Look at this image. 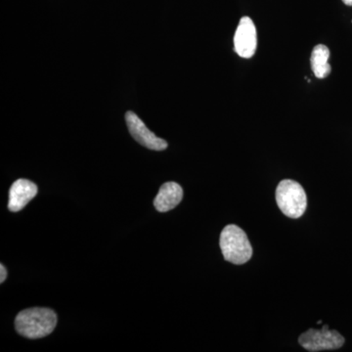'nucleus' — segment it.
Masks as SVG:
<instances>
[{"label": "nucleus", "mask_w": 352, "mask_h": 352, "mask_svg": "<svg viewBox=\"0 0 352 352\" xmlns=\"http://www.w3.org/2000/svg\"><path fill=\"white\" fill-rule=\"evenodd\" d=\"M56 325L57 315L50 308H29L21 311L15 319L18 333L32 340L50 335Z\"/></svg>", "instance_id": "obj_1"}, {"label": "nucleus", "mask_w": 352, "mask_h": 352, "mask_svg": "<svg viewBox=\"0 0 352 352\" xmlns=\"http://www.w3.org/2000/svg\"><path fill=\"white\" fill-rule=\"evenodd\" d=\"M220 249L224 258L234 264H244L251 259L252 248L247 234L238 227L230 224L220 234Z\"/></svg>", "instance_id": "obj_2"}, {"label": "nucleus", "mask_w": 352, "mask_h": 352, "mask_svg": "<svg viewBox=\"0 0 352 352\" xmlns=\"http://www.w3.org/2000/svg\"><path fill=\"white\" fill-rule=\"evenodd\" d=\"M278 207L285 215L291 219H298L305 214L307 198L300 183L286 179L279 183L276 190Z\"/></svg>", "instance_id": "obj_3"}, {"label": "nucleus", "mask_w": 352, "mask_h": 352, "mask_svg": "<svg viewBox=\"0 0 352 352\" xmlns=\"http://www.w3.org/2000/svg\"><path fill=\"white\" fill-rule=\"evenodd\" d=\"M300 346L308 351H333L344 346V338L338 331L324 325L321 330L310 329L300 337Z\"/></svg>", "instance_id": "obj_4"}, {"label": "nucleus", "mask_w": 352, "mask_h": 352, "mask_svg": "<svg viewBox=\"0 0 352 352\" xmlns=\"http://www.w3.org/2000/svg\"><path fill=\"white\" fill-rule=\"evenodd\" d=\"M258 47L256 28L250 17L240 20L234 36V50L242 58H252Z\"/></svg>", "instance_id": "obj_5"}, {"label": "nucleus", "mask_w": 352, "mask_h": 352, "mask_svg": "<svg viewBox=\"0 0 352 352\" xmlns=\"http://www.w3.org/2000/svg\"><path fill=\"white\" fill-rule=\"evenodd\" d=\"M126 120L129 131L132 138L144 147L154 151H163L168 147V143L164 139L157 138L150 129L145 126L144 122L140 120L136 113L131 112L126 113Z\"/></svg>", "instance_id": "obj_6"}, {"label": "nucleus", "mask_w": 352, "mask_h": 352, "mask_svg": "<svg viewBox=\"0 0 352 352\" xmlns=\"http://www.w3.org/2000/svg\"><path fill=\"white\" fill-rule=\"evenodd\" d=\"M38 186L27 179H19L13 183L9 191V210L20 212L36 196Z\"/></svg>", "instance_id": "obj_7"}, {"label": "nucleus", "mask_w": 352, "mask_h": 352, "mask_svg": "<svg viewBox=\"0 0 352 352\" xmlns=\"http://www.w3.org/2000/svg\"><path fill=\"white\" fill-rule=\"evenodd\" d=\"M183 198V189L175 182L164 183L155 198L154 206L157 212H166L179 205Z\"/></svg>", "instance_id": "obj_8"}, {"label": "nucleus", "mask_w": 352, "mask_h": 352, "mask_svg": "<svg viewBox=\"0 0 352 352\" xmlns=\"http://www.w3.org/2000/svg\"><path fill=\"white\" fill-rule=\"evenodd\" d=\"M329 57H330V50L327 46L323 44L315 46L310 58V63L316 78H325L330 75L331 66L328 62Z\"/></svg>", "instance_id": "obj_9"}, {"label": "nucleus", "mask_w": 352, "mask_h": 352, "mask_svg": "<svg viewBox=\"0 0 352 352\" xmlns=\"http://www.w3.org/2000/svg\"><path fill=\"white\" fill-rule=\"evenodd\" d=\"M0 273H1V276H0V283H3L7 277V270L6 268L4 267L3 264L0 265Z\"/></svg>", "instance_id": "obj_10"}, {"label": "nucleus", "mask_w": 352, "mask_h": 352, "mask_svg": "<svg viewBox=\"0 0 352 352\" xmlns=\"http://www.w3.org/2000/svg\"><path fill=\"white\" fill-rule=\"evenodd\" d=\"M342 2L347 6H352V0H342Z\"/></svg>", "instance_id": "obj_11"}]
</instances>
